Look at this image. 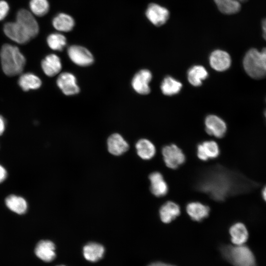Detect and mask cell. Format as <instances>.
<instances>
[{
    "mask_svg": "<svg viewBox=\"0 0 266 266\" xmlns=\"http://www.w3.org/2000/svg\"><path fill=\"white\" fill-rule=\"evenodd\" d=\"M201 180L199 187L213 199L223 200L231 196L254 191L260 184L239 173L215 169Z\"/></svg>",
    "mask_w": 266,
    "mask_h": 266,
    "instance_id": "cell-1",
    "label": "cell"
},
{
    "mask_svg": "<svg viewBox=\"0 0 266 266\" xmlns=\"http://www.w3.org/2000/svg\"><path fill=\"white\" fill-rule=\"evenodd\" d=\"M2 70L7 75L13 76L21 74L26 64V59L19 48L4 44L0 52Z\"/></svg>",
    "mask_w": 266,
    "mask_h": 266,
    "instance_id": "cell-2",
    "label": "cell"
},
{
    "mask_svg": "<svg viewBox=\"0 0 266 266\" xmlns=\"http://www.w3.org/2000/svg\"><path fill=\"white\" fill-rule=\"evenodd\" d=\"M243 68L252 78L260 80L266 77V58L261 50L251 48L243 60Z\"/></svg>",
    "mask_w": 266,
    "mask_h": 266,
    "instance_id": "cell-3",
    "label": "cell"
},
{
    "mask_svg": "<svg viewBox=\"0 0 266 266\" xmlns=\"http://www.w3.org/2000/svg\"><path fill=\"white\" fill-rule=\"evenodd\" d=\"M225 255L234 266H255V259L251 250L243 245L229 246Z\"/></svg>",
    "mask_w": 266,
    "mask_h": 266,
    "instance_id": "cell-4",
    "label": "cell"
},
{
    "mask_svg": "<svg viewBox=\"0 0 266 266\" xmlns=\"http://www.w3.org/2000/svg\"><path fill=\"white\" fill-rule=\"evenodd\" d=\"M162 155L166 165L171 169L178 168L185 161V156L182 150L173 144L164 147Z\"/></svg>",
    "mask_w": 266,
    "mask_h": 266,
    "instance_id": "cell-5",
    "label": "cell"
},
{
    "mask_svg": "<svg viewBox=\"0 0 266 266\" xmlns=\"http://www.w3.org/2000/svg\"><path fill=\"white\" fill-rule=\"evenodd\" d=\"M67 54L70 59L79 66H89L94 62L93 56L90 51L80 45L69 46L67 49Z\"/></svg>",
    "mask_w": 266,
    "mask_h": 266,
    "instance_id": "cell-6",
    "label": "cell"
},
{
    "mask_svg": "<svg viewBox=\"0 0 266 266\" xmlns=\"http://www.w3.org/2000/svg\"><path fill=\"white\" fill-rule=\"evenodd\" d=\"M16 22L28 33L32 38L39 33V26L33 15L25 9L19 10L16 15Z\"/></svg>",
    "mask_w": 266,
    "mask_h": 266,
    "instance_id": "cell-7",
    "label": "cell"
},
{
    "mask_svg": "<svg viewBox=\"0 0 266 266\" xmlns=\"http://www.w3.org/2000/svg\"><path fill=\"white\" fill-rule=\"evenodd\" d=\"M3 32L8 38L19 44L26 43L32 39L28 33L16 21L5 23Z\"/></svg>",
    "mask_w": 266,
    "mask_h": 266,
    "instance_id": "cell-8",
    "label": "cell"
},
{
    "mask_svg": "<svg viewBox=\"0 0 266 266\" xmlns=\"http://www.w3.org/2000/svg\"><path fill=\"white\" fill-rule=\"evenodd\" d=\"M146 16L148 19L154 25L160 26L164 24L169 18V11L156 3L150 4L146 10Z\"/></svg>",
    "mask_w": 266,
    "mask_h": 266,
    "instance_id": "cell-9",
    "label": "cell"
},
{
    "mask_svg": "<svg viewBox=\"0 0 266 266\" xmlns=\"http://www.w3.org/2000/svg\"><path fill=\"white\" fill-rule=\"evenodd\" d=\"M152 79V74L147 69L139 70L133 76L132 81L133 89L141 95H147L150 92L149 84Z\"/></svg>",
    "mask_w": 266,
    "mask_h": 266,
    "instance_id": "cell-10",
    "label": "cell"
},
{
    "mask_svg": "<svg viewBox=\"0 0 266 266\" xmlns=\"http://www.w3.org/2000/svg\"><path fill=\"white\" fill-rule=\"evenodd\" d=\"M57 84L66 95H74L79 92L76 78L71 73L66 72L60 74L57 78Z\"/></svg>",
    "mask_w": 266,
    "mask_h": 266,
    "instance_id": "cell-11",
    "label": "cell"
},
{
    "mask_svg": "<svg viewBox=\"0 0 266 266\" xmlns=\"http://www.w3.org/2000/svg\"><path fill=\"white\" fill-rule=\"evenodd\" d=\"M205 130L206 133L218 138L223 137L227 131L225 122L220 117L214 115H208L205 119Z\"/></svg>",
    "mask_w": 266,
    "mask_h": 266,
    "instance_id": "cell-12",
    "label": "cell"
},
{
    "mask_svg": "<svg viewBox=\"0 0 266 266\" xmlns=\"http://www.w3.org/2000/svg\"><path fill=\"white\" fill-rule=\"evenodd\" d=\"M55 244L49 240H41L36 245L34 253L39 259L45 262H51L56 256Z\"/></svg>",
    "mask_w": 266,
    "mask_h": 266,
    "instance_id": "cell-13",
    "label": "cell"
},
{
    "mask_svg": "<svg viewBox=\"0 0 266 266\" xmlns=\"http://www.w3.org/2000/svg\"><path fill=\"white\" fill-rule=\"evenodd\" d=\"M211 66L215 70L222 71L228 69L231 64V58L226 51L216 50L211 54L209 57Z\"/></svg>",
    "mask_w": 266,
    "mask_h": 266,
    "instance_id": "cell-14",
    "label": "cell"
},
{
    "mask_svg": "<svg viewBox=\"0 0 266 266\" xmlns=\"http://www.w3.org/2000/svg\"><path fill=\"white\" fill-rule=\"evenodd\" d=\"M4 203L7 208L18 215L25 214L28 209V203L22 196L11 194L6 197Z\"/></svg>",
    "mask_w": 266,
    "mask_h": 266,
    "instance_id": "cell-15",
    "label": "cell"
},
{
    "mask_svg": "<svg viewBox=\"0 0 266 266\" xmlns=\"http://www.w3.org/2000/svg\"><path fill=\"white\" fill-rule=\"evenodd\" d=\"M220 154V150L214 141H206L198 145L197 156L202 161L216 158Z\"/></svg>",
    "mask_w": 266,
    "mask_h": 266,
    "instance_id": "cell-16",
    "label": "cell"
},
{
    "mask_svg": "<svg viewBox=\"0 0 266 266\" xmlns=\"http://www.w3.org/2000/svg\"><path fill=\"white\" fill-rule=\"evenodd\" d=\"M149 178L150 181V190L154 196L162 197L167 194L168 186L160 172L155 171L151 173Z\"/></svg>",
    "mask_w": 266,
    "mask_h": 266,
    "instance_id": "cell-17",
    "label": "cell"
},
{
    "mask_svg": "<svg viewBox=\"0 0 266 266\" xmlns=\"http://www.w3.org/2000/svg\"><path fill=\"white\" fill-rule=\"evenodd\" d=\"M107 147L110 153L119 156L128 150L129 145L120 134L113 133L107 139Z\"/></svg>",
    "mask_w": 266,
    "mask_h": 266,
    "instance_id": "cell-18",
    "label": "cell"
},
{
    "mask_svg": "<svg viewBox=\"0 0 266 266\" xmlns=\"http://www.w3.org/2000/svg\"><path fill=\"white\" fill-rule=\"evenodd\" d=\"M186 210L187 214L193 220L198 222L206 218L210 211L207 205L198 201L189 202L186 206Z\"/></svg>",
    "mask_w": 266,
    "mask_h": 266,
    "instance_id": "cell-19",
    "label": "cell"
},
{
    "mask_svg": "<svg viewBox=\"0 0 266 266\" xmlns=\"http://www.w3.org/2000/svg\"><path fill=\"white\" fill-rule=\"evenodd\" d=\"M60 58L54 54L46 56L41 62V67L45 74L50 77L58 74L62 69Z\"/></svg>",
    "mask_w": 266,
    "mask_h": 266,
    "instance_id": "cell-20",
    "label": "cell"
},
{
    "mask_svg": "<svg viewBox=\"0 0 266 266\" xmlns=\"http://www.w3.org/2000/svg\"><path fill=\"white\" fill-rule=\"evenodd\" d=\"M231 241L235 245L244 244L248 240L249 233L246 226L241 222H236L229 229Z\"/></svg>",
    "mask_w": 266,
    "mask_h": 266,
    "instance_id": "cell-21",
    "label": "cell"
},
{
    "mask_svg": "<svg viewBox=\"0 0 266 266\" xmlns=\"http://www.w3.org/2000/svg\"><path fill=\"white\" fill-rule=\"evenodd\" d=\"M180 214V208L175 202L168 201L163 204L159 210L161 220L164 223H169Z\"/></svg>",
    "mask_w": 266,
    "mask_h": 266,
    "instance_id": "cell-22",
    "label": "cell"
},
{
    "mask_svg": "<svg viewBox=\"0 0 266 266\" xmlns=\"http://www.w3.org/2000/svg\"><path fill=\"white\" fill-rule=\"evenodd\" d=\"M104 252V247L96 242L89 243L85 245L83 249L84 258L91 262H96L101 259Z\"/></svg>",
    "mask_w": 266,
    "mask_h": 266,
    "instance_id": "cell-23",
    "label": "cell"
},
{
    "mask_svg": "<svg viewBox=\"0 0 266 266\" xmlns=\"http://www.w3.org/2000/svg\"><path fill=\"white\" fill-rule=\"evenodd\" d=\"M73 18L70 15L61 13L55 16L52 20V25L57 31L68 32L72 30L74 26Z\"/></svg>",
    "mask_w": 266,
    "mask_h": 266,
    "instance_id": "cell-24",
    "label": "cell"
},
{
    "mask_svg": "<svg viewBox=\"0 0 266 266\" xmlns=\"http://www.w3.org/2000/svg\"><path fill=\"white\" fill-rule=\"evenodd\" d=\"M137 155L141 159L148 160L156 154V148L150 140L143 138L139 140L135 144Z\"/></svg>",
    "mask_w": 266,
    "mask_h": 266,
    "instance_id": "cell-25",
    "label": "cell"
},
{
    "mask_svg": "<svg viewBox=\"0 0 266 266\" xmlns=\"http://www.w3.org/2000/svg\"><path fill=\"white\" fill-rule=\"evenodd\" d=\"M42 84L40 79L32 73L22 74L18 80V84L23 91L37 89Z\"/></svg>",
    "mask_w": 266,
    "mask_h": 266,
    "instance_id": "cell-26",
    "label": "cell"
},
{
    "mask_svg": "<svg viewBox=\"0 0 266 266\" xmlns=\"http://www.w3.org/2000/svg\"><path fill=\"white\" fill-rule=\"evenodd\" d=\"M219 10L223 13L233 14L241 8V2L247 0H214Z\"/></svg>",
    "mask_w": 266,
    "mask_h": 266,
    "instance_id": "cell-27",
    "label": "cell"
},
{
    "mask_svg": "<svg viewBox=\"0 0 266 266\" xmlns=\"http://www.w3.org/2000/svg\"><path fill=\"white\" fill-rule=\"evenodd\" d=\"M187 75L189 82L193 86H199L207 77L208 73L203 66H195L189 69Z\"/></svg>",
    "mask_w": 266,
    "mask_h": 266,
    "instance_id": "cell-28",
    "label": "cell"
},
{
    "mask_svg": "<svg viewBox=\"0 0 266 266\" xmlns=\"http://www.w3.org/2000/svg\"><path fill=\"white\" fill-rule=\"evenodd\" d=\"M182 88V84L170 76L166 77L162 81L161 88L163 93L167 96L177 94Z\"/></svg>",
    "mask_w": 266,
    "mask_h": 266,
    "instance_id": "cell-29",
    "label": "cell"
},
{
    "mask_svg": "<svg viewBox=\"0 0 266 266\" xmlns=\"http://www.w3.org/2000/svg\"><path fill=\"white\" fill-rule=\"evenodd\" d=\"M49 47L54 50L62 51L66 44V39L62 34L53 33L47 38Z\"/></svg>",
    "mask_w": 266,
    "mask_h": 266,
    "instance_id": "cell-30",
    "label": "cell"
},
{
    "mask_svg": "<svg viewBox=\"0 0 266 266\" xmlns=\"http://www.w3.org/2000/svg\"><path fill=\"white\" fill-rule=\"evenodd\" d=\"M29 6L32 12L37 16L45 15L49 9L47 0H31Z\"/></svg>",
    "mask_w": 266,
    "mask_h": 266,
    "instance_id": "cell-31",
    "label": "cell"
},
{
    "mask_svg": "<svg viewBox=\"0 0 266 266\" xmlns=\"http://www.w3.org/2000/svg\"><path fill=\"white\" fill-rule=\"evenodd\" d=\"M9 10L8 3L5 0H0V21L2 20L7 16Z\"/></svg>",
    "mask_w": 266,
    "mask_h": 266,
    "instance_id": "cell-32",
    "label": "cell"
},
{
    "mask_svg": "<svg viewBox=\"0 0 266 266\" xmlns=\"http://www.w3.org/2000/svg\"><path fill=\"white\" fill-rule=\"evenodd\" d=\"M7 175L8 173L6 168L0 164V184L6 179Z\"/></svg>",
    "mask_w": 266,
    "mask_h": 266,
    "instance_id": "cell-33",
    "label": "cell"
},
{
    "mask_svg": "<svg viewBox=\"0 0 266 266\" xmlns=\"http://www.w3.org/2000/svg\"><path fill=\"white\" fill-rule=\"evenodd\" d=\"M5 129V121L3 117L0 115V135H2Z\"/></svg>",
    "mask_w": 266,
    "mask_h": 266,
    "instance_id": "cell-34",
    "label": "cell"
},
{
    "mask_svg": "<svg viewBox=\"0 0 266 266\" xmlns=\"http://www.w3.org/2000/svg\"><path fill=\"white\" fill-rule=\"evenodd\" d=\"M263 36L266 40V19H264L262 22Z\"/></svg>",
    "mask_w": 266,
    "mask_h": 266,
    "instance_id": "cell-35",
    "label": "cell"
},
{
    "mask_svg": "<svg viewBox=\"0 0 266 266\" xmlns=\"http://www.w3.org/2000/svg\"><path fill=\"white\" fill-rule=\"evenodd\" d=\"M148 266H174L165 264L162 262H155V263H153L149 265Z\"/></svg>",
    "mask_w": 266,
    "mask_h": 266,
    "instance_id": "cell-36",
    "label": "cell"
},
{
    "mask_svg": "<svg viewBox=\"0 0 266 266\" xmlns=\"http://www.w3.org/2000/svg\"><path fill=\"white\" fill-rule=\"evenodd\" d=\"M261 196L263 200L266 202V185H265L261 191Z\"/></svg>",
    "mask_w": 266,
    "mask_h": 266,
    "instance_id": "cell-37",
    "label": "cell"
},
{
    "mask_svg": "<svg viewBox=\"0 0 266 266\" xmlns=\"http://www.w3.org/2000/svg\"><path fill=\"white\" fill-rule=\"evenodd\" d=\"M264 116L266 118V109H265V111H264Z\"/></svg>",
    "mask_w": 266,
    "mask_h": 266,
    "instance_id": "cell-38",
    "label": "cell"
},
{
    "mask_svg": "<svg viewBox=\"0 0 266 266\" xmlns=\"http://www.w3.org/2000/svg\"><path fill=\"white\" fill-rule=\"evenodd\" d=\"M63 266V265H60V266Z\"/></svg>",
    "mask_w": 266,
    "mask_h": 266,
    "instance_id": "cell-39",
    "label": "cell"
}]
</instances>
